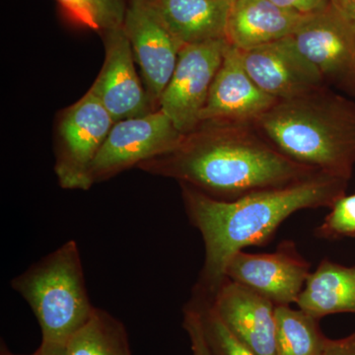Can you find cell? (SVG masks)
I'll return each mask as SVG.
<instances>
[{
  "mask_svg": "<svg viewBox=\"0 0 355 355\" xmlns=\"http://www.w3.org/2000/svg\"><path fill=\"white\" fill-rule=\"evenodd\" d=\"M137 168L224 202L319 173L280 153L253 123L221 121H202L170 153Z\"/></svg>",
  "mask_w": 355,
  "mask_h": 355,
  "instance_id": "1",
  "label": "cell"
},
{
  "mask_svg": "<svg viewBox=\"0 0 355 355\" xmlns=\"http://www.w3.org/2000/svg\"><path fill=\"white\" fill-rule=\"evenodd\" d=\"M180 184L187 216L205 243V263L193 293L210 299L226 279V266L236 253L266 244L280 224L299 210L331 209L345 196L349 181L319 172L232 202L214 200Z\"/></svg>",
  "mask_w": 355,
  "mask_h": 355,
  "instance_id": "2",
  "label": "cell"
},
{
  "mask_svg": "<svg viewBox=\"0 0 355 355\" xmlns=\"http://www.w3.org/2000/svg\"><path fill=\"white\" fill-rule=\"evenodd\" d=\"M297 164L349 181L355 167V103L329 86L277 101L253 123Z\"/></svg>",
  "mask_w": 355,
  "mask_h": 355,
  "instance_id": "3",
  "label": "cell"
},
{
  "mask_svg": "<svg viewBox=\"0 0 355 355\" xmlns=\"http://www.w3.org/2000/svg\"><path fill=\"white\" fill-rule=\"evenodd\" d=\"M11 287L31 307L41 328L42 342L67 345L96 309L88 296L74 240L14 277Z\"/></svg>",
  "mask_w": 355,
  "mask_h": 355,
  "instance_id": "4",
  "label": "cell"
},
{
  "mask_svg": "<svg viewBox=\"0 0 355 355\" xmlns=\"http://www.w3.org/2000/svg\"><path fill=\"white\" fill-rule=\"evenodd\" d=\"M114 123L109 112L89 91L65 110L58 125L55 165L62 189H90L89 170Z\"/></svg>",
  "mask_w": 355,
  "mask_h": 355,
  "instance_id": "5",
  "label": "cell"
},
{
  "mask_svg": "<svg viewBox=\"0 0 355 355\" xmlns=\"http://www.w3.org/2000/svg\"><path fill=\"white\" fill-rule=\"evenodd\" d=\"M184 135L161 110L116 121L89 170V186L173 150Z\"/></svg>",
  "mask_w": 355,
  "mask_h": 355,
  "instance_id": "6",
  "label": "cell"
},
{
  "mask_svg": "<svg viewBox=\"0 0 355 355\" xmlns=\"http://www.w3.org/2000/svg\"><path fill=\"white\" fill-rule=\"evenodd\" d=\"M227 39L184 44L163 91L159 109L179 132L187 135L200 123L210 87L223 60Z\"/></svg>",
  "mask_w": 355,
  "mask_h": 355,
  "instance_id": "7",
  "label": "cell"
},
{
  "mask_svg": "<svg viewBox=\"0 0 355 355\" xmlns=\"http://www.w3.org/2000/svg\"><path fill=\"white\" fill-rule=\"evenodd\" d=\"M292 37L327 86L355 96V24L352 21L330 2L322 10L306 15Z\"/></svg>",
  "mask_w": 355,
  "mask_h": 355,
  "instance_id": "8",
  "label": "cell"
},
{
  "mask_svg": "<svg viewBox=\"0 0 355 355\" xmlns=\"http://www.w3.org/2000/svg\"><path fill=\"white\" fill-rule=\"evenodd\" d=\"M154 111L176 67L180 43L159 18L150 0H128L123 24Z\"/></svg>",
  "mask_w": 355,
  "mask_h": 355,
  "instance_id": "9",
  "label": "cell"
},
{
  "mask_svg": "<svg viewBox=\"0 0 355 355\" xmlns=\"http://www.w3.org/2000/svg\"><path fill=\"white\" fill-rule=\"evenodd\" d=\"M310 263L291 241L272 253L238 252L229 260L225 277L243 284L275 306L296 304L310 275Z\"/></svg>",
  "mask_w": 355,
  "mask_h": 355,
  "instance_id": "10",
  "label": "cell"
},
{
  "mask_svg": "<svg viewBox=\"0 0 355 355\" xmlns=\"http://www.w3.org/2000/svg\"><path fill=\"white\" fill-rule=\"evenodd\" d=\"M243 65L254 83L279 101L327 86L323 77L296 46L293 37L241 51Z\"/></svg>",
  "mask_w": 355,
  "mask_h": 355,
  "instance_id": "11",
  "label": "cell"
},
{
  "mask_svg": "<svg viewBox=\"0 0 355 355\" xmlns=\"http://www.w3.org/2000/svg\"><path fill=\"white\" fill-rule=\"evenodd\" d=\"M104 64L89 92L109 112L114 123L153 112L135 69L132 48L123 26L102 35Z\"/></svg>",
  "mask_w": 355,
  "mask_h": 355,
  "instance_id": "12",
  "label": "cell"
},
{
  "mask_svg": "<svg viewBox=\"0 0 355 355\" xmlns=\"http://www.w3.org/2000/svg\"><path fill=\"white\" fill-rule=\"evenodd\" d=\"M277 101L254 83L243 65L241 51L228 42L200 123L221 121L253 123Z\"/></svg>",
  "mask_w": 355,
  "mask_h": 355,
  "instance_id": "13",
  "label": "cell"
},
{
  "mask_svg": "<svg viewBox=\"0 0 355 355\" xmlns=\"http://www.w3.org/2000/svg\"><path fill=\"white\" fill-rule=\"evenodd\" d=\"M207 299L228 330L252 352L277 355V306L272 301L227 277L214 297Z\"/></svg>",
  "mask_w": 355,
  "mask_h": 355,
  "instance_id": "14",
  "label": "cell"
},
{
  "mask_svg": "<svg viewBox=\"0 0 355 355\" xmlns=\"http://www.w3.org/2000/svg\"><path fill=\"white\" fill-rule=\"evenodd\" d=\"M305 17L270 0H234L226 39L240 51L252 50L293 36Z\"/></svg>",
  "mask_w": 355,
  "mask_h": 355,
  "instance_id": "15",
  "label": "cell"
},
{
  "mask_svg": "<svg viewBox=\"0 0 355 355\" xmlns=\"http://www.w3.org/2000/svg\"><path fill=\"white\" fill-rule=\"evenodd\" d=\"M173 36L182 44L225 39L234 0H150Z\"/></svg>",
  "mask_w": 355,
  "mask_h": 355,
  "instance_id": "16",
  "label": "cell"
},
{
  "mask_svg": "<svg viewBox=\"0 0 355 355\" xmlns=\"http://www.w3.org/2000/svg\"><path fill=\"white\" fill-rule=\"evenodd\" d=\"M296 305L320 320L338 313L355 314V266L322 261L310 273Z\"/></svg>",
  "mask_w": 355,
  "mask_h": 355,
  "instance_id": "17",
  "label": "cell"
},
{
  "mask_svg": "<svg viewBox=\"0 0 355 355\" xmlns=\"http://www.w3.org/2000/svg\"><path fill=\"white\" fill-rule=\"evenodd\" d=\"M320 319L291 306L275 307L277 355H322L330 338L320 328Z\"/></svg>",
  "mask_w": 355,
  "mask_h": 355,
  "instance_id": "18",
  "label": "cell"
},
{
  "mask_svg": "<svg viewBox=\"0 0 355 355\" xmlns=\"http://www.w3.org/2000/svg\"><path fill=\"white\" fill-rule=\"evenodd\" d=\"M67 355H132L125 327L107 311L96 308L90 320L69 338Z\"/></svg>",
  "mask_w": 355,
  "mask_h": 355,
  "instance_id": "19",
  "label": "cell"
},
{
  "mask_svg": "<svg viewBox=\"0 0 355 355\" xmlns=\"http://www.w3.org/2000/svg\"><path fill=\"white\" fill-rule=\"evenodd\" d=\"M72 22L100 35L121 27L128 0H55Z\"/></svg>",
  "mask_w": 355,
  "mask_h": 355,
  "instance_id": "20",
  "label": "cell"
},
{
  "mask_svg": "<svg viewBox=\"0 0 355 355\" xmlns=\"http://www.w3.org/2000/svg\"><path fill=\"white\" fill-rule=\"evenodd\" d=\"M191 301L200 313L203 334L212 355H257L228 330L209 299L193 293Z\"/></svg>",
  "mask_w": 355,
  "mask_h": 355,
  "instance_id": "21",
  "label": "cell"
},
{
  "mask_svg": "<svg viewBox=\"0 0 355 355\" xmlns=\"http://www.w3.org/2000/svg\"><path fill=\"white\" fill-rule=\"evenodd\" d=\"M320 238L336 239L355 236V193L343 196L331 207V212L316 229Z\"/></svg>",
  "mask_w": 355,
  "mask_h": 355,
  "instance_id": "22",
  "label": "cell"
},
{
  "mask_svg": "<svg viewBox=\"0 0 355 355\" xmlns=\"http://www.w3.org/2000/svg\"><path fill=\"white\" fill-rule=\"evenodd\" d=\"M183 327L190 338L193 355H212L203 334L200 313L191 301L184 308Z\"/></svg>",
  "mask_w": 355,
  "mask_h": 355,
  "instance_id": "23",
  "label": "cell"
},
{
  "mask_svg": "<svg viewBox=\"0 0 355 355\" xmlns=\"http://www.w3.org/2000/svg\"><path fill=\"white\" fill-rule=\"evenodd\" d=\"M282 8L308 15L322 10L330 3L331 0H270Z\"/></svg>",
  "mask_w": 355,
  "mask_h": 355,
  "instance_id": "24",
  "label": "cell"
},
{
  "mask_svg": "<svg viewBox=\"0 0 355 355\" xmlns=\"http://www.w3.org/2000/svg\"><path fill=\"white\" fill-rule=\"evenodd\" d=\"M322 355H355V331L340 340H329Z\"/></svg>",
  "mask_w": 355,
  "mask_h": 355,
  "instance_id": "25",
  "label": "cell"
},
{
  "mask_svg": "<svg viewBox=\"0 0 355 355\" xmlns=\"http://www.w3.org/2000/svg\"><path fill=\"white\" fill-rule=\"evenodd\" d=\"M331 3L355 24V0H331Z\"/></svg>",
  "mask_w": 355,
  "mask_h": 355,
  "instance_id": "26",
  "label": "cell"
},
{
  "mask_svg": "<svg viewBox=\"0 0 355 355\" xmlns=\"http://www.w3.org/2000/svg\"><path fill=\"white\" fill-rule=\"evenodd\" d=\"M65 345L60 343L42 342L38 349L36 350V355H67L65 354Z\"/></svg>",
  "mask_w": 355,
  "mask_h": 355,
  "instance_id": "27",
  "label": "cell"
},
{
  "mask_svg": "<svg viewBox=\"0 0 355 355\" xmlns=\"http://www.w3.org/2000/svg\"><path fill=\"white\" fill-rule=\"evenodd\" d=\"M0 355H26V354H13V352H9L8 349H7L6 345H4L3 343H1V349H0ZM29 355H36L34 354Z\"/></svg>",
  "mask_w": 355,
  "mask_h": 355,
  "instance_id": "28",
  "label": "cell"
}]
</instances>
